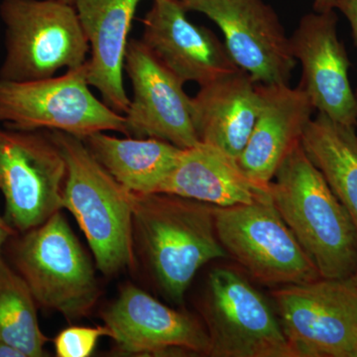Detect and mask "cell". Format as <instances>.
Masks as SVG:
<instances>
[{
    "mask_svg": "<svg viewBox=\"0 0 357 357\" xmlns=\"http://www.w3.org/2000/svg\"><path fill=\"white\" fill-rule=\"evenodd\" d=\"M270 194L321 278H349L357 268L356 223L301 143L279 167Z\"/></svg>",
    "mask_w": 357,
    "mask_h": 357,
    "instance_id": "1",
    "label": "cell"
},
{
    "mask_svg": "<svg viewBox=\"0 0 357 357\" xmlns=\"http://www.w3.org/2000/svg\"><path fill=\"white\" fill-rule=\"evenodd\" d=\"M356 128L318 114L305 129L301 144L357 227Z\"/></svg>",
    "mask_w": 357,
    "mask_h": 357,
    "instance_id": "21",
    "label": "cell"
},
{
    "mask_svg": "<svg viewBox=\"0 0 357 357\" xmlns=\"http://www.w3.org/2000/svg\"><path fill=\"white\" fill-rule=\"evenodd\" d=\"M356 98H357V91H356Z\"/></svg>",
    "mask_w": 357,
    "mask_h": 357,
    "instance_id": "32",
    "label": "cell"
},
{
    "mask_svg": "<svg viewBox=\"0 0 357 357\" xmlns=\"http://www.w3.org/2000/svg\"><path fill=\"white\" fill-rule=\"evenodd\" d=\"M142 0H75L77 17L89 44V86L102 102L126 114L130 98L123 84L128 35Z\"/></svg>",
    "mask_w": 357,
    "mask_h": 357,
    "instance_id": "17",
    "label": "cell"
},
{
    "mask_svg": "<svg viewBox=\"0 0 357 357\" xmlns=\"http://www.w3.org/2000/svg\"><path fill=\"white\" fill-rule=\"evenodd\" d=\"M50 136L67 163L63 208L74 215L107 276L134 264L132 192L93 156L83 140L62 131Z\"/></svg>",
    "mask_w": 357,
    "mask_h": 357,
    "instance_id": "3",
    "label": "cell"
},
{
    "mask_svg": "<svg viewBox=\"0 0 357 357\" xmlns=\"http://www.w3.org/2000/svg\"><path fill=\"white\" fill-rule=\"evenodd\" d=\"M199 88L192 98V123L199 140L237 161L259 112L258 84L238 69Z\"/></svg>",
    "mask_w": 357,
    "mask_h": 357,
    "instance_id": "18",
    "label": "cell"
},
{
    "mask_svg": "<svg viewBox=\"0 0 357 357\" xmlns=\"http://www.w3.org/2000/svg\"><path fill=\"white\" fill-rule=\"evenodd\" d=\"M143 26L141 41L182 83L203 86L239 69L225 42L188 20L181 0L154 1Z\"/></svg>",
    "mask_w": 357,
    "mask_h": 357,
    "instance_id": "15",
    "label": "cell"
},
{
    "mask_svg": "<svg viewBox=\"0 0 357 357\" xmlns=\"http://www.w3.org/2000/svg\"><path fill=\"white\" fill-rule=\"evenodd\" d=\"M134 241L164 294L181 303L197 272L227 257L211 204L166 192L132 194Z\"/></svg>",
    "mask_w": 357,
    "mask_h": 357,
    "instance_id": "2",
    "label": "cell"
},
{
    "mask_svg": "<svg viewBox=\"0 0 357 357\" xmlns=\"http://www.w3.org/2000/svg\"><path fill=\"white\" fill-rule=\"evenodd\" d=\"M37 306L24 279L0 258V340L25 357L46 356L49 340L40 328Z\"/></svg>",
    "mask_w": 357,
    "mask_h": 357,
    "instance_id": "22",
    "label": "cell"
},
{
    "mask_svg": "<svg viewBox=\"0 0 357 357\" xmlns=\"http://www.w3.org/2000/svg\"><path fill=\"white\" fill-rule=\"evenodd\" d=\"M88 62L37 81L0 79V123L21 131H62L84 139L96 132L128 136L126 116L91 93Z\"/></svg>",
    "mask_w": 357,
    "mask_h": 357,
    "instance_id": "6",
    "label": "cell"
},
{
    "mask_svg": "<svg viewBox=\"0 0 357 357\" xmlns=\"http://www.w3.org/2000/svg\"><path fill=\"white\" fill-rule=\"evenodd\" d=\"M158 192L225 208L271 198L241 170L236 159L206 143L181 150Z\"/></svg>",
    "mask_w": 357,
    "mask_h": 357,
    "instance_id": "19",
    "label": "cell"
},
{
    "mask_svg": "<svg viewBox=\"0 0 357 357\" xmlns=\"http://www.w3.org/2000/svg\"><path fill=\"white\" fill-rule=\"evenodd\" d=\"M349 282L352 284V285L354 286L357 289V268L356 269V271H354V273L351 275V277H349Z\"/></svg>",
    "mask_w": 357,
    "mask_h": 357,
    "instance_id": "28",
    "label": "cell"
},
{
    "mask_svg": "<svg viewBox=\"0 0 357 357\" xmlns=\"http://www.w3.org/2000/svg\"><path fill=\"white\" fill-rule=\"evenodd\" d=\"M220 28L239 69L256 84H289L298 62L278 14L264 0H181Z\"/></svg>",
    "mask_w": 357,
    "mask_h": 357,
    "instance_id": "11",
    "label": "cell"
},
{
    "mask_svg": "<svg viewBox=\"0 0 357 357\" xmlns=\"http://www.w3.org/2000/svg\"><path fill=\"white\" fill-rule=\"evenodd\" d=\"M110 337L107 326H72L61 331L54 340L59 357H89L95 351L100 337Z\"/></svg>",
    "mask_w": 357,
    "mask_h": 357,
    "instance_id": "23",
    "label": "cell"
},
{
    "mask_svg": "<svg viewBox=\"0 0 357 357\" xmlns=\"http://www.w3.org/2000/svg\"><path fill=\"white\" fill-rule=\"evenodd\" d=\"M102 317L116 351L124 356L210 352L208 332L194 317L166 306L131 284L121 289Z\"/></svg>",
    "mask_w": 357,
    "mask_h": 357,
    "instance_id": "13",
    "label": "cell"
},
{
    "mask_svg": "<svg viewBox=\"0 0 357 357\" xmlns=\"http://www.w3.org/2000/svg\"><path fill=\"white\" fill-rule=\"evenodd\" d=\"M351 357H357V340L354 344V351H352Z\"/></svg>",
    "mask_w": 357,
    "mask_h": 357,
    "instance_id": "29",
    "label": "cell"
},
{
    "mask_svg": "<svg viewBox=\"0 0 357 357\" xmlns=\"http://www.w3.org/2000/svg\"><path fill=\"white\" fill-rule=\"evenodd\" d=\"M335 9L344 14L349 21L357 48V0H335Z\"/></svg>",
    "mask_w": 357,
    "mask_h": 357,
    "instance_id": "24",
    "label": "cell"
},
{
    "mask_svg": "<svg viewBox=\"0 0 357 357\" xmlns=\"http://www.w3.org/2000/svg\"><path fill=\"white\" fill-rule=\"evenodd\" d=\"M203 317L213 357H295L266 298L236 269L211 270Z\"/></svg>",
    "mask_w": 357,
    "mask_h": 357,
    "instance_id": "7",
    "label": "cell"
},
{
    "mask_svg": "<svg viewBox=\"0 0 357 357\" xmlns=\"http://www.w3.org/2000/svg\"><path fill=\"white\" fill-rule=\"evenodd\" d=\"M0 357H25L22 352L8 342L0 340Z\"/></svg>",
    "mask_w": 357,
    "mask_h": 357,
    "instance_id": "26",
    "label": "cell"
},
{
    "mask_svg": "<svg viewBox=\"0 0 357 357\" xmlns=\"http://www.w3.org/2000/svg\"><path fill=\"white\" fill-rule=\"evenodd\" d=\"M295 357H351L357 340V289L319 278L272 293Z\"/></svg>",
    "mask_w": 357,
    "mask_h": 357,
    "instance_id": "10",
    "label": "cell"
},
{
    "mask_svg": "<svg viewBox=\"0 0 357 357\" xmlns=\"http://www.w3.org/2000/svg\"><path fill=\"white\" fill-rule=\"evenodd\" d=\"M335 10L307 13L290 36L291 51L300 62L299 88L319 114L357 128V98L349 81L351 61L338 37Z\"/></svg>",
    "mask_w": 357,
    "mask_h": 357,
    "instance_id": "14",
    "label": "cell"
},
{
    "mask_svg": "<svg viewBox=\"0 0 357 357\" xmlns=\"http://www.w3.org/2000/svg\"><path fill=\"white\" fill-rule=\"evenodd\" d=\"M124 70L132 98L124 114L129 137L156 138L185 149L199 142L192 119V98L184 83L141 40H129Z\"/></svg>",
    "mask_w": 357,
    "mask_h": 357,
    "instance_id": "12",
    "label": "cell"
},
{
    "mask_svg": "<svg viewBox=\"0 0 357 357\" xmlns=\"http://www.w3.org/2000/svg\"><path fill=\"white\" fill-rule=\"evenodd\" d=\"M4 249L39 306L70 321L95 307L100 295L95 268L61 211L43 225L17 232Z\"/></svg>",
    "mask_w": 357,
    "mask_h": 357,
    "instance_id": "4",
    "label": "cell"
},
{
    "mask_svg": "<svg viewBox=\"0 0 357 357\" xmlns=\"http://www.w3.org/2000/svg\"><path fill=\"white\" fill-rule=\"evenodd\" d=\"M16 234H17L16 230L10 227L3 215H0V258L2 257L4 245H6L8 239L15 236Z\"/></svg>",
    "mask_w": 357,
    "mask_h": 357,
    "instance_id": "25",
    "label": "cell"
},
{
    "mask_svg": "<svg viewBox=\"0 0 357 357\" xmlns=\"http://www.w3.org/2000/svg\"><path fill=\"white\" fill-rule=\"evenodd\" d=\"M260 107L237 164L250 180L269 188L286 157L301 143L314 107L299 86L258 84Z\"/></svg>",
    "mask_w": 357,
    "mask_h": 357,
    "instance_id": "16",
    "label": "cell"
},
{
    "mask_svg": "<svg viewBox=\"0 0 357 357\" xmlns=\"http://www.w3.org/2000/svg\"><path fill=\"white\" fill-rule=\"evenodd\" d=\"M82 140L122 187L138 195L159 192L182 150L156 138H119L105 132Z\"/></svg>",
    "mask_w": 357,
    "mask_h": 357,
    "instance_id": "20",
    "label": "cell"
},
{
    "mask_svg": "<svg viewBox=\"0 0 357 357\" xmlns=\"http://www.w3.org/2000/svg\"><path fill=\"white\" fill-rule=\"evenodd\" d=\"M61 1L66 2V3L68 4H72V6L75 4V0H61Z\"/></svg>",
    "mask_w": 357,
    "mask_h": 357,
    "instance_id": "30",
    "label": "cell"
},
{
    "mask_svg": "<svg viewBox=\"0 0 357 357\" xmlns=\"http://www.w3.org/2000/svg\"><path fill=\"white\" fill-rule=\"evenodd\" d=\"M3 62L0 79L37 81L88 62L89 44L76 8L61 0H2Z\"/></svg>",
    "mask_w": 357,
    "mask_h": 357,
    "instance_id": "5",
    "label": "cell"
},
{
    "mask_svg": "<svg viewBox=\"0 0 357 357\" xmlns=\"http://www.w3.org/2000/svg\"><path fill=\"white\" fill-rule=\"evenodd\" d=\"M154 1H159V0H154Z\"/></svg>",
    "mask_w": 357,
    "mask_h": 357,
    "instance_id": "31",
    "label": "cell"
},
{
    "mask_svg": "<svg viewBox=\"0 0 357 357\" xmlns=\"http://www.w3.org/2000/svg\"><path fill=\"white\" fill-rule=\"evenodd\" d=\"M67 163L57 144L41 130L0 126V192L4 218L24 232L63 208Z\"/></svg>",
    "mask_w": 357,
    "mask_h": 357,
    "instance_id": "9",
    "label": "cell"
},
{
    "mask_svg": "<svg viewBox=\"0 0 357 357\" xmlns=\"http://www.w3.org/2000/svg\"><path fill=\"white\" fill-rule=\"evenodd\" d=\"M335 0H314V13H326V11L335 10Z\"/></svg>",
    "mask_w": 357,
    "mask_h": 357,
    "instance_id": "27",
    "label": "cell"
},
{
    "mask_svg": "<svg viewBox=\"0 0 357 357\" xmlns=\"http://www.w3.org/2000/svg\"><path fill=\"white\" fill-rule=\"evenodd\" d=\"M213 213L222 248L255 280L265 285L286 286L321 278L272 198L215 206Z\"/></svg>",
    "mask_w": 357,
    "mask_h": 357,
    "instance_id": "8",
    "label": "cell"
}]
</instances>
